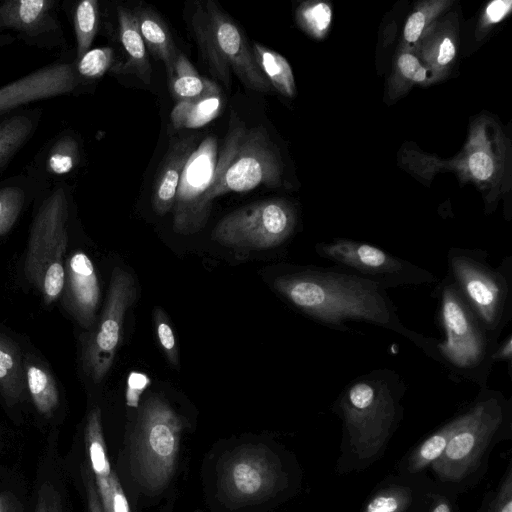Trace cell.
Here are the masks:
<instances>
[{
    "instance_id": "obj_1",
    "label": "cell",
    "mask_w": 512,
    "mask_h": 512,
    "mask_svg": "<svg viewBox=\"0 0 512 512\" xmlns=\"http://www.w3.org/2000/svg\"><path fill=\"white\" fill-rule=\"evenodd\" d=\"M275 290L317 322L342 332L360 321L395 332L437 361L436 342L404 326L386 289L339 266L304 267L276 277Z\"/></svg>"
},
{
    "instance_id": "obj_2",
    "label": "cell",
    "mask_w": 512,
    "mask_h": 512,
    "mask_svg": "<svg viewBox=\"0 0 512 512\" xmlns=\"http://www.w3.org/2000/svg\"><path fill=\"white\" fill-rule=\"evenodd\" d=\"M33 205L24 272L50 305L58 300L64 286V254L74 208L72 185L64 182L44 189Z\"/></svg>"
},
{
    "instance_id": "obj_3",
    "label": "cell",
    "mask_w": 512,
    "mask_h": 512,
    "mask_svg": "<svg viewBox=\"0 0 512 512\" xmlns=\"http://www.w3.org/2000/svg\"><path fill=\"white\" fill-rule=\"evenodd\" d=\"M438 317L444 338L436 343L437 361L464 379L485 385L497 346L447 275L438 287Z\"/></svg>"
},
{
    "instance_id": "obj_4",
    "label": "cell",
    "mask_w": 512,
    "mask_h": 512,
    "mask_svg": "<svg viewBox=\"0 0 512 512\" xmlns=\"http://www.w3.org/2000/svg\"><path fill=\"white\" fill-rule=\"evenodd\" d=\"M486 257L484 251L451 248L448 275L486 332L497 342L512 316L511 260L507 258L494 268Z\"/></svg>"
},
{
    "instance_id": "obj_5",
    "label": "cell",
    "mask_w": 512,
    "mask_h": 512,
    "mask_svg": "<svg viewBox=\"0 0 512 512\" xmlns=\"http://www.w3.org/2000/svg\"><path fill=\"white\" fill-rule=\"evenodd\" d=\"M182 423L158 395L147 397L139 413L132 451L133 471L146 489L159 491L168 483L179 451Z\"/></svg>"
},
{
    "instance_id": "obj_6",
    "label": "cell",
    "mask_w": 512,
    "mask_h": 512,
    "mask_svg": "<svg viewBox=\"0 0 512 512\" xmlns=\"http://www.w3.org/2000/svg\"><path fill=\"white\" fill-rule=\"evenodd\" d=\"M404 390L400 375L388 369L373 370L350 381L338 406L351 434L361 440L385 437Z\"/></svg>"
},
{
    "instance_id": "obj_7",
    "label": "cell",
    "mask_w": 512,
    "mask_h": 512,
    "mask_svg": "<svg viewBox=\"0 0 512 512\" xmlns=\"http://www.w3.org/2000/svg\"><path fill=\"white\" fill-rule=\"evenodd\" d=\"M136 296L137 287L133 276L115 267L101 315L81 338L82 369L94 383H100L113 364L121 341L126 311Z\"/></svg>"
},
{
    "instance_id": "obj_8",
    "label": "cell",
    "mask_w": 512,
    "mask_h": 512,
    "mask_svg": "<svg viewBox=\"0 0 512 512\" xmlns=\"http://www.w3.org/2000/svg\"><path fill=\"white\" fill-rule=\"evenodd\" d=\"M296 214L282 199H268L238 208L223 217L212 239L234 248L268 249L279 246L293 233Z\"/></svg>"
},
{
    "instance_id": "obj_9",
    "label": "cell",
    "mask_w": 512,
    "mask_h": 512,
    "mask_svg": "<svg viewBox=\"0 0 512 512\" xmlns=\"http://www.w3.org/2000/svg\"><path fill=\"white\" fill-rule=\"evenodd\" d=\"M502 400L498 393L484 389L478 401L463 414L462 423L443 454L434 461L433 468L439 476L456 481L473 470L504 418Z\"/></svg>"
},
{
    "instance_id": "obj_10",
    "label": "cell",
    "mask_w": 512,
    "mask_h": 512,
    "mask_svg": "<svg viewBox=\"0 0 512 512\" xmlns=\"http://www.w3.org/2000/svg\"><path fill=\"white\" fill-rule=\"evenodd\" d=\"M316 252L341 268L379 283L385 289L426 285L437 280L428 270L369 243L334 239L319 243Z\"/></svg>"
},
{
    "instance_id": "obj_11",
    "label": "cell",
    "mask_w": 512,
    "mask_h": 512,
    "mask_svg": "<svg viewBox=\"0 0 512 512\" xmlns=\"http://www.w3.org/2000/svg\"><path fill=\"white\" fill-rule=\"evenodd\" d=\"M218 154L217 139L209 135L190 155L172 208L176 233L191 235L206 225L212 206L209 194L215 183Z\"/></svg>"
},
{
    "instance_id": "obj_12",
    "label": "cell",
    "mask_w": 512,
    "mask_h": 512,
    "mask_svg": "<svg viewBox=\"0 0 512 512\" xmlns=\"http://www.w3.org/2000/svg\"><path fill=\"white\" fill-rule=\"evenodd\" d=\"M90 84L75 71L74 50L63 49L52 62L0 87V120L32 103L77 96Z\"/></svg>"
},
{
    "instance_id": "obj_13",
    "label": "cell",
    "mask_w": 512,
    "mask_h": 512,
    "mask_svg": "<svg viewBox=\"0 0 512 512\" xmlns=\"http://www.w3.org/2000/svg\"><path fill=\"white\" fill-rule=\"evenodd\" d=\"M281 162L263 126L245 128L224 174L210 194V200L230 192H247L259 185L278 186Z\"/></svg>"
},
{
    "instance_id": "obj_14",
    "label": "cell",
    "mask_w": 512,
    "mask_h": 512,
    "mask_svg": "<svg viewBox=\"0 0 512 512\" xmlns=\"http://www.w3.org/2000/svg\"><path fill=\"white\" fill-rule=\"evenodd\" d=\"M278 478L274 455L264 446L246 445L234 450L224 461L219 489L227 503L246 505L268 497Z\"/></svg>"
},
{
    "instance_id": "obj_15",
    "label": "cell",
    "mask_w": 512,
    "mask_h": 512,
    "mask_svg": "<svg viewBox=\"0 0 512 512\" xmlns=\"http://www.w3.org/2000/svg\"><path fill=\"white\" fill-rule=\"evenodd\" d=\"M60 8V0L0 1V31L15 33L28 46L63 50L66 37Z\"/></svg>"
},
{
    "instance_id": "obj_16",
    "label": "cell",
    "mask_w": 512,
    "mask_h": 512,
    "mask_svg": "<svg viewBox=\"0 0 512 512\" xmlns=\"http://www.w3.org/2000/svg\"><path fill=\"white\" fill-rule=\"evenodd\" d=\"M217 49L249 89L270 92L271 85L259 69L243 30L212 0L204 4Z\"/></svg>"
},
{
    "instance_id": "obj_17",
    "label": "cell",
    "mask_w": 512,
    "mask_h": 512,
    "mask_svg": "<svg viewBox=\"0 0 512 512\" xmlns=\"http://www.w3.org/2000/svg\"><path fill=\"white\" fill-rule=\"evenodd\" d=\"M100 286L95 267L83 251H75L65 261L62 305L84 330L96 322Z\"/></svg>"
},
{
    "instance_id": "obj_18",
    "label": "cell",
    "mask_w": 512,
    "mask_h": 512,
    "mask_svg": "<svg viewBox=\"0 0 512 512\" xmlns=\"http://www.w3.org/2000/svg\"><path fill=\"white\" fill-rule=\"evenodd\" d=\"M84 157L83 143L72 128L50 138L35 154L25 172L45 187L68 182L79 171Z\"/></svg>"
},
{
    "instance_id": "obj_19",
    "label": "cell",
    "mask_w": 512,
    "mask_h": 512,
    "mask_svg": "<svg viewBox=\"0 0 512 512\" xmlns=\"http://www.w3.org/2000/svg\"><path fill=\"white\" fill-rule=\"evenodd\" d=\"M85 444L103 511L130 512L122 487L110 467L102 431L101 411L98 407L88 414Z\"/></svg>"
},
{
    "instance_id": "obj_20",
    "label": "cell",
    "mask_w": 512,
    "mask_h": 512,
    "mask_svg": "<svg viewBox=\"0 0 512 512\" xmlns=\"http://www.w3.org/2000/svg\"><path fill=\"white\" fill-rule=\"evenodd\" d=\"M199 135L173 138L153 185L152 205L158 215L167 214L174 206L184 167L195 148Z\"/></svg>"
},
{
    "instance_id": "obj_21",
    "label": "cell",
    "mask_w": 512,
    "mask_h": 512,
    "mask_svg": "<svg viewBox=\"0 0 512 512\" xmlns=\"http://www.w3.org/2000/svg\"><path fill=\"white\" fill-rule=\"evenodd\" d=\"M116 17L119 41L125 52L126 60L123 64L113 67L112 71L133 74L149 85L152 69L135 15L132 10L119 5L116 7Z\"/></svg>"
},
{
    "instance_id": "obj_22",
    "label": "cell",
    "mask_w": 512,
    "mask_h": 512,
    "mask_svg": "<svg viewBox=\"0 0 512 512\" xmlns=\"http://www.w3.org/2000/svg\"><path fill=\"white\" fill-rule=\"evenodd\" d=\"M46 188L26 172L0 180V236L14 227L24 210Z\"/></svg>"
},
{
    "instance_id": "obj_23",
    "label": "cell",
    "mask_w": 512,
    "mask_h": 512,
    "mask_svg": "<svg viewBox=\"0 0 512 512\" xmlns=\"http://www.w3.org/2000/svg\"><path fill=\"white\" fill-rule=\"evenodd\" d=\"M43 109L27 107L0 120V172L30 141L42 121Z\"/></svg>"
},
{
    "instance_id": "obj_24",
    "label": "cell",
    "mask_w": 512,
    "mask_h": 512,
    "mask_svg": "<svg viewBox=\"0 0 512 512\" xmlns=\"http://www.w3.org/2000/svg\"><path fill=\"white\" fill-rule=\"evenodd\" d=\"M132 11L146 48L154 58L164 63L168 78L171 77L179 50L168 26L150 7L139 6Z\"/></svg>"
},
{
    "instance_id": "obj_25",
    "label": "cell",
    "mask_w": 512,
    "mask_h": 512,
    "mask_svg": "<svg viewBox=\"0 0 512 512\" xmlns=\"http://www.w3.org/2000/svg\"><path fill=\"white\" fill-rule=\"evenodd\" d=\"M0 393L7 406L26 399L27 387L24 364L17 345L0 334Z\"/></svg>"
},
{
    "instance_id": "obj_26",
    "label": "cell",
    "mask_w": 512,
    "mask_h": 512,
    "mask_svg": "<svg viewBox=\"0 0 512 512\" xmlns=\"http://www.w3.org/2000/svg\"><path fill=\"white\" fill-rule=\"evenodd\" d=\"M61 9L70 20L75 36V59L91 49L101 23V10L97 0H64Z\"/></svg>"
},
{
    "instance_id": "obj_27",
    "label": "cell",
    "mask_w": 512,
    "mask_h": 512,
    "mask_svg": "<svg viewBox=\"0 0 512 512\" xmlns=\"http://www.w3.org/2000/svg\"><path fill=\"white\" fill-rule=\"evenodd\" d=\"M169 88L177 101L222 94L217 83L200 76L181 51L177 54L173 75L169 77Z\"/></svg>"
},
{
    "instance_id": "obj_28",
    "label": "cell",
    "mask_w": 512,
    "mask_h": 512,
    "mask_svg": "<svg viewBox=\"0 0 512 512\" xmlns=\"http://www.w3.org/2000/svg\"><path fill=\"white\" fill-rule=\"evenodd\" d=\"M27 392L39 414L51 417L59 406V391L48 368L27 358L24 363Z\"/></svg>"
},
{
    "instance_id": "obj_29",
    "label": "cell",
    "mask_w": 512,
    "mask_h": 512,
    "mask_svg": "<svg viewBox=\"0 0 512 512\" xmlns=\"http://www.w3.org/2000/svg\"><path fill=\"white\" fill-rule=\"evenodd\" d=\"M222 94L178 101L170 118L175 129L200 128L214 120L222 111Z\"/></svg>"
},
{
    "instance_id": "obj_30",
    "label": "cell",
    "mask_w": 512,
    "mask_h": 512,
    "mask_svg": "<svg viewBox=\"0 0 512 512\" xmlns=\"http://www.w3.org/2000/svg\"><path fill=\"white\" fill-rule=\"evenodd\" d=\"M193 33L202 57L211 73L226 87H230V68L221 57L205 11L204 4H198L191 19Z\"/></svg>"
},
{
    "instance_id": "obj_31",
    "label": "cell",
    "mask_w": 512,
    "mask_h": 512,
    "mask_svg": "<svg viewBox=\"0 0 512 512\" xmlns=\"http://www.w3.org/2000/svg\"><path fill=\"white\" fill-rule=\"evenodd\" d=\"M255 61L270 85L286 97L296 93L295 80L290 64L284 56L259 43H253Z\"/></svg>"
},
{
    "instance_id": "obj_32",
    "label": "cell",
    "mask_w": 512,
    "mask_h": 512,
    "mask_svg": "<svg viewBox=\"0 0 512 512\" xmlns=\"http://www.w3.org/2000/svg\"><path fill=\"white\" fill-rule=\"evenodd\" d=\"M464 414V413H463ZM463 414L426 439L410 460V471L415 472L436 461L446 449L448 442L463 420Z\"/></svg>"
},
{
    "instance_id": "obj_33",
    "label": "cell",
    "mask_w": 512,
    "mask_h": 512,
    "mask_svg": "<svg viewBox=\"0 0 512 512\" xmlns=\"http://www.w3.org/2000/svg\"><path fill=\"white\" fill-rule=\"evenodd\" d=\"M114 67V49L109 46L91 48L75 59V71L85 82L93 83Z\"/></svg>"
},
{
    "instance_id": "obj_34",
    "label": "cell",
    "mask_w": 512,
    "mask_h": 512,
    "mask_svg": "<svg viewBox=\"0 0 512 512\" xmlns=\"http://www.w3.org/2000/svg\"><path fill=\"white\" fill-rule=\"evenodd\" d=\"M302 27L315 37L323 36L331 23L332 11L324 2H315L304 5L297 13Z\"/></svg>"
},
{
    "instance_id": "obj_35",
    "label": "cell",
    "mask_w": 512,
    "mask_h": 512,
    "mask_svg": "<svg viewBox=\"0 0 512 512\" xmlns=\"http://www.w3.org/2000/svg\"><path fill=\"white\" fill-rule=\"evenodd\" d=\"M410 502V493L403 488L386 489L373 497L363 512H404Z\"/></svg>"
},
{
    "instance_id": "obj_36",
    "label": "cell",
    "mask_w": 512,
    "mask_h": 512,
    "mask_svg": "<svg viewBox=\"0 0 512 512\" xmlns=\"http://www.w3.org/2000/svg\"><path fill=\"white\" fill-rule=\"evenodd\" d=\"M153 319L158 341L164 354L171 365L178 366L179 359L176 339L165 312L160 307H155Z\"/></svg>"
},
{
    "instance_id": "obj_37",
    "label": "cell",
    "mask_w": 512,
    "mask_h": 512,
    "mask_svg": "<svg viewBox=\"0 0 512 512\" xmlns=\"http://www.w3.org/2000/svg\"><path fill=\"white\" fill-rule=\"evenodd\" d=\"M34 512H65L64 498L52 481L40 485Z\"/></svg>"
},
{
    "instance_id": "obj_38",
    "label": "cell",
    "mask_w": 512,
    "mask_h": 512,
    "mask_svg": "<svg viewBox=\"0 0 512 512\" xmlns=\"http://www.w3.org/2000/svg\"><path fill=\"white\" fill-rule=\"evenodd\" d=\"M441 4L442 2H440L437 7L432 8H419L410 15L404 27V39L407 43H415L419 40L430 18L432 17L431 15L441 9V7L439 8Z\"/></svg>"
},
{
    "instance_id": "obj_39",
    "label": "cell",
    "mask_w": 512,
    "mask_h": 512,
    "mask_svg": "<svg viewBox=\"0 0 512 512\" xmlns=\"http://www.w3.org/2000/svg\"><path fill=\"white\" fill-rule=\"evenodd\" d=\"M471 176L477 181H488L495 172V162L492 155L485 150L471 153L466 162Z\"/></svg>"
},
{
    "instance_id": "obj_40",
    "label": "cell",
    "mask_w": 512,
    "mask_h": 512,
    "mask_svg": "<svg viewBox=\"0 0 512 512\" xmlns=\"http://www.w3.org/2000/svg\"><path fill=\"white\" fill-rule=\"evenodd\" d=\"M399 73L408 81L424 83L428 78L427 69L418 58L409 52L402 53L397 60Z\"/></svg>"
},
{
    "instance_id": "obj_41",
    "label": "cell",
    "mask_w": 512,
    "mask_h": 512,
    "mask_svg": "<svg viewBox=\"0 0 512 512\" xmlns=\"http://www.w3.org/2000/svg\"><path fill=\"white\" fill-rule=\"evenodd\" d=\"M456 46L449 36H444L435 44L434 51L430 58L436 68L447 67L455 58Z\"/></svg>"
},
{
    "instance_id": "obj_42",
    "label": "cell",
    "mask_w": 512,
    "mask_h": 512,
    "mask_svg": "<svg viewBox=\"0 0 512 512\" xmlns=\"http://www.w3.org/2000/svg\"><path fill=\"white\" fill-rule=\"evenodd\" d=\"M149 384V379L141 373L132 372L128 378V389L126 394L127 404L136 407L139 397L145 387Z\"/></svg>"
},
{
    "instance_id": "obj_43",
    "label": "cell",
    "mask_w": 512,
    "mask_h": 512,
    "mask_svg": "<svg viewBox=\"0 0 512 512\" xmlns=\"http://www.w3.org/2000/svg\"><path fill=\"white\" fill-rule=\"evenodd\" d=\"M82 477L86 490L88 512H104L96 489L95 481L92 476V472L84 467L82 469Z\"/></svg>"
},
{
    "instance_id": "obj_44",
    "label": "cell",
    "mask_w": 512,
    "mask_h": 512,
    "mask_svg": "<svg viewBox=\"0 0 512 512\" xmlns=\"http://www.w3.org/2000/svg\"><path fill=\"white\" fill-rule=\"evenodd\" d=\"M512 1L510 0H494L485 10V20L488 24H495L503 20L510 12Z\"/></svg>"
},
{
    "instance_id": "obj_45",
    "label": "cell",
    "mask_w": 512,
    "mask_h": 512,
    "mask_svg": "<svg viewBox=\"0 0 512 512\" xmlns=\"http://www.w3.org/2000/svg\"><path fill=\"white\" fill-rule=\"evenodd\" d=\"M0 512H23V505L10 491L0 493Z\"/></svg>"
},
{
    "instance_id": "obj_46",
    "label": "cell",
    "mask_w": 512,
    "mask_h": 512,
    "mask_svg": "<svg viewBox=\"0 0 512 512\" xmlns=\"http://www.w3.org/2000/svg\"><path fill=\"white\" fill-rule=\"evenodd\" d=\"M512 359V336L509 334L506 339L500 344L497 345L493 354L492 361L493 363L496 361H507L511 363Z\"/></svg>"
},
{
    "instance_id": "obj_47",
    "label": "cell",
    "mask_w": 512,
    "mask_h": 512,
    "mask_svg": "<svg viewBox=\"0 0 512 512\" xmlns=\"http://www.w3.org/2000/svg\"><path fill=\"white\" fill-rule=\"evenodd\" d=\"M15 40L12 34L0 31V51L13 44Z\"/></svg>"
},
{
    "instance_id": "obj_48",
    "label": "cell",
    "mask_w": 512,
    "mask_h": 512,
    "mask_svg": "<svg viewBox=\"0 0 512 512\" xmlns=\"http://www.w3.org/2000/svg\"><path fill=\"white\" fill-rule=\"evenodd\" d=\"M432 512H451L450 507L447 503L441 502L439 503Z\"/></svg>"
},
{
    "instance_id": "obj_49",
    "label": "cell",
    "mask_w": 512,
    "mask_h": 512,
    "mask_svg": "<svg viewBox=\"0 0 512 512\" xmlns=\"http://www.w3.org/2000/svg\"><path fill=\"white\" fill-rule=\"evenodd\" d=\"M499 512H512V501L510 498H508V500L500 508Z\"/></svg>"
}]
</instances>
